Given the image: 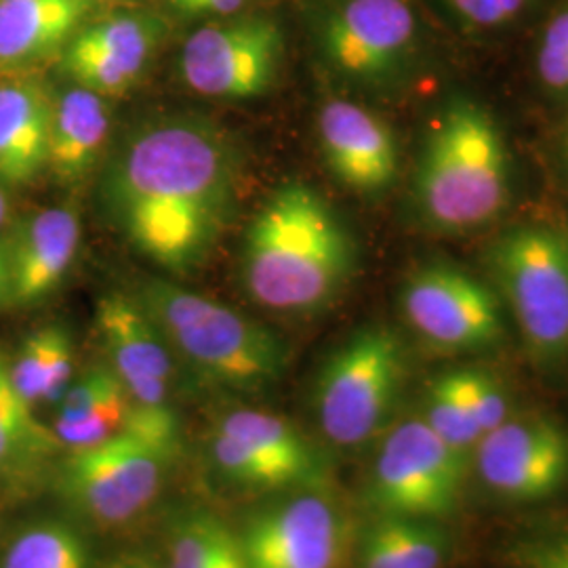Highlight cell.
Wrapping results in <instances>:
<instances>
[{"label": "cell", "instance_id": "obj_38", "mask_svg": "<svg viewBox=\"0 0 568 568\" xmlns=\"http://www.w3.org/2000/svg\"><path fill=\"white\" fill-rule=\"evenodd\" d=\"M562 145H565V152H567V161H568V121H567V126H565V138H562Z\"/></svg>", "mask_w": 568, "mask_h": 568}, {"label": "cell", "instance_id": "obj_25", "mask_svg": "<svg viewBox=\"0 0 568 568\" xmlns=\"http://www.w3.org/2000/svg\"><path fill=\"white\" fill-rule=\"evenodd\" d=\"M9 373L21 398L37 406H55L77 377L74 342L60 323L42 325L23 337Z\"/></svg>", "mask_w": 568, "mask_h": 568}, {"label": "cell", "instance_id": "obj_37", "mask_svg": "<svg viewBox=\"0 0 568 568\" xmlns=\"http://www.w3.org/2000/svg\"><path fill=\"white\" fill-rule=\"evenodd\" d=\"M11 217V196H9V185L0 180V234L4 225Z\"/></svg>", "mask_w": 568, "mask_h": 568}, {"label": "cell", "instance_id": "obj_13", "mask_svg": "<svg viewBox=\"0 0 568 568\" xmlns=\"http://www.w3.org/2000/svg\"><path fill=\"white\" fill-rule=\"evenodd\" d=\"M471 474L509 506H537L568 488V427L549 415H511L471 450Z\"/></svg>", "mask_w": 568, "mask_h": 568}, {"label": "cell", "instance_id": "obj_8", "mask_svg": "<svg viewBox=\"0 0 568 568\" xmlns=\"http://www.w3.org/2000/svg\"><path fill=\"white\" fill-rule=\"evenodd\" d=\"M375 447L363 488L368 516L447 523L459 511L471 455L450 447L419 413L398 419Z\"/></svg>", "mask_w": 568, "mask_h": 568}, {"label": "cell", "instance_id": "obj_26", "mask_svg": "<svg viewBox=\"0 0 568 568\" xmlns=\"http://www.w3.org/2000/svg\"><path fill=\"white\" fill-rule=\"evenodd\" d=\"M169 568H248L236 530L201 506L178 509L166 528Z\"/></svg>", "mask_w": 568, "mask_h": 568}, {"label": "cell", "instance_id": "obj_16", "mask_svg": "<svg viewBox=\"0 0 568 568\" xmlns=\"http://www.w3.org/2000/svg\"><path fill=\"white\" fill-rule=\"evenodd\" d=\"M318 145L331 175L361 196L389 190L400 169L398 140L365 103L328 98L316 121Z\"/></svg>", "mask_w": 568, "mask_h": 568}, {"label": "cell", "instance_id": "obj_17", "mask_svg": "<svg viewBox=\"0 0 568 568\" xmlns=\"http://www.w3.org/2000/svg\"><path fill=\"white\" fill-rule=\"evenodd\" d=\"M81 215L70 204L41 209L7 241L11 304L47 300L68 276L81 248Z\"/></svg>", "mask_w": 568, "mask_h": 568}, {"label": "cell", "instance_id": "obj_20", "mask_svg": "<svg viewBox=\"0 0 568 568\" xmlns=\"http://www.w3.org/2000/svg\"><path fill=\"white\" fill-rule=\"evenodd\" d=\"M110 129V100L72 82L53 100L47 169L61 183L82 182L102 161Z\"/></svg>", "mask_w": 568, "mask_h": 568}, {"label": "cell", "instance_id": "obj_10", "mask_svg": "<svg viewBox=\"0 0 568 568\" xmlns=\"http://www.w3.org/2000/svg\"><path fill=\"white\" fill-rule=\"evenodd\" d=\"M398 304L410 333L443 356H480L508 337L495 286L447 260L415 265L400 284Z\"/></svg>", "mask_w": 568, "mask_h": 568}, {"label": "cell", "instance_id": "obj_27", "mask_svg": "<svg viewBox=\"0 0 568 568\" xmlns=\"http://www.w3.org/2000/svg\"><path fill=\"white\" fill-rule=\"evenodd\" d=\"M0 568H89V544L77 525L41 518L11 537Z\"/></svg>", "mask_w": 568, "mask_h": 568}, {"label": "cell", "instance_id": "obj_32", "mask_svg": "<svg viewBox=\"0 0 568 568\" xmlns=\"http://www.w3.org/2000/svg\"><path fill=\"white\" fill-rule=\"evenodd\" d=\"M453 375L483 436L490 429L501 426L514 415L508 387L490 368L474 365L455 366Z\"/></svg>", "mask_w": 568, "mask_h": 568}, {"label": "cell", "instance_id": "obj_15", "mask_svg": "<svg viewBox=\"0 0 568 568\" xmlns=\"http://www.w3.org/2000/svg\"><path fill=\"white\" fill-rule=\"evenodd\" d=\"M164 23L150 13H112L81 28L65 44L63 70L74 84L102 98H119L148 70Z\"/></svg>", "mask_w": 568, "mask_h": 568}, {"label": "cell", "instance_id": "obj_29", "mask_svg": "<svg viewBox=\"0 0 568 568\" xmlns=\"http://www.w3.org/2000/svg\"><path fill=\"white\" fill-rule=\"evenodd\" d=\"M204 455L211 474L220 480V485L234 493L264 499L291 490L278 469L265 464L253 450L217 432L215 427L206 436Z\"/></svg>", "mask_w": 568, "mask_h": 568}, {"label": "cell", "instance_id": "obj_18", "mask_svg": "<svg viewBox=\"0 0 568 568\" xmlns=\"http://www.w3.org/2000/svg\"><path fill=\"white\" fill-rule=\"evenodd\" d=\"M213 427L278 469L291 490L331 488L328 453L284 415L236 406L224 410Z\"/></svg>", "mask_w": 568, "mask_h": 568}, {"label": "cell", "instance_id": "obj_7", "mask_svg": "<svg viewBox=\"0 0 568 568\" xmlns=\"http://www.w3.org/2000/svg\"><path fill=\"white\" fill-rule=\"evenodd\" d=\"M493 286L532 365L568 361V232L546 222L509 225L485 253Z\"/></svg>", "mask_w": 568, "mask_h": 568}, {"label": "cell", "instance_id": "obj_4", "mask_svg": "<svg viewBox=\"0 0 568 568\" xmlns=\"http://www.w3.org/2000/svg\"><path fill=\"white\" fill-rule=\"evenodd\" d=\"M133 295L192 386L232 396H264L281 386L288 347L272 328L171 278L142 281Z\"/></svg>", "mask_w": 568, "mask_h": 568}, {"label": "cell", "instance_id": "obj_19", "mask_svg": "<svg viewBox=\"0 0 568 568\" xmlns=\"http://www.w3.org/2000/svg\"><path fill=\"white\" fill-rule=\"evenodd\" d=\"M133 406L119 375L103 361L77 373L55 405L51 429L63 450L95 447L126 432Z\"/></svg>", "mask_w": 568, "mask_h": 568}, {"label": "cell", "instance_id": "obj_21", "mask_svg": "<svg viewBox=\"0 0 568 568\" xmlns=\"http://www.w3.org/2000/svg\"><path fill=\"white\" fill-rule=\"evenodd\" d=\"M53 100L39 82H0V180L23 185L49 164Z\"/></svg>", "mask_w": 568, "mask_h": 568}, {"label": "cell", "instance_id": "obj_33", "mask_svg": "<svg viewBox=\"0 0 568 568\" xmlns=\"http://www.w3.org/2000/svg\"><path fill=\"white\" fill-rule=\"evenodd\" d=\"M509 558L516 568H568V525L518 539Z\"/></svg>", "mask_w": 568, "mask_h": 568}, {"label": "cell", "instance_id": "obj_30", "mask_svg": "<svg viewBox=\"0 0 568 568\" xmlns=\"http://www.w3.org/2000/svg\"><path fill=\"white\" fill-rule=\"evenodd\" d=\"M419 415L450 447L467 455H471L476 443L483 438V432L455 382L453 368L434 375L427 382Z\"/></svg>", "mask_w": 568, "mask_h": 568}, {"label": "cell", "instance_id": "obj_11", "mask_svg": "<svg viewBox=\"0 0 568 568\" xmlns=\"http://www.w3.org/2000/svg\"><path fill=\"white\" fill-rule=\"evenodd\" d=\"M358 525L331 488L264 497L234 527L248 568H342Z\"/></svg>", "mask_w": 568, "mask_h": 568}, {"label": "cell", "instance_id": "obj_9", "mask_svg": "<svg viewBox=\"0 0 568 568\" xmlns=\"http://www.w3.org/2000/svg\"><path fill=\"white\" fill-rule=\"evenodd\" d=\"M178 455L173 448L122 432L95 447L63 450L58 488L68 506L91 525L122 527L156 504Z\"/></svg>", "mask_w": 568, "mask_h": 568}, {"label": "cell", "instance_id": "obj_1", "mask_svg": "<svg viewBox=\"0 0 568 568\" xmlns=\"http://www.w3.org/2000/svg\"><path fill=\"white\" fill-rule=\"evenodd\" d=\"M244 156L220 122L161 114L135 124L105 163L108 224L169 276L201 270L234 224Z\"/></svg>", "mask_w": 568, "mask_h": 568}, {"label": "cell", "instance_id": "obj_14", "mask_svg": "<svg viewBox=\"0 0 568 568\" xmlns=\"http://www.w3.org/2000/svg\"><path fill=\"white\" fill-rule=\"evenodd\" d=\"M95 331L105 363L135 405L173 406L192 387L161 328L133 293H108L95 307Z\"/></svg>", "mask_w": 568, "mask_h": 568}, {"label": "cell", "instance_id": "obj_31", "mask_svg": "<svg viewBox=\"0 0 568 568\" xmlns=\"http://www.w3.org/2000/svg\"><path fill=\"white\" fill-rule=\"evenodd\" d=\"M532 65L539 84L556 98H568V0H554L539 26Z\"/></svg>", "mask_w": 568, "mask_h": 568}, {"label": "cell", "instance_id": "obj_5", "mask_svg": "<svg viewBox=\"0 0 568 568\" xmlns=\"http://www.w3.org/2000/svg\"><path fill=\"white\" fill-rule=\"evenodd\" d=\"M304 23L326 72L371 98L403 93L434 58L417 0H304Z\"/></svg>", "mask_w": 568, "mask_h": 568}, {"label": "cell", "instance_id": "obj_12", "mask_svg": "<svg viewBox=\"0 0 568 568\" xmlns=\"http://www.w3.org/2000/svg\"><path fill=\"white\" fill-rule=\"evenodd\" d=\"M284 53L281 21L241 11L209 20L187 34L180 53V77L192 93L206 100H260L278 82Z\"/></svg>", "mask_w": 568, "mask_h": 568}, {"label": "cell", "instance_id": "obj_23", "mask_svg": "<svg viewBox=\"0 0 568 568\" xmlns=\"http://www.w3.org/2000/svg\"><path fill=\"white\" fill-rule=\"evenodd\" d=\"M453 532L447 523L368 516L356 528V568H443L453 556Z\"/></svg>", "mask_w": 568, "mask_h": 568}, {"label": "cell", "instance_id": "obj_22", "mask_svg": "<svg viewBox=\"0 0 568 568\" xmlns=\"http://www.w3.org/2000/svg\"><path fill=\"white\" fill-rule=\"evenodd\" d=\"M93 0H0V65L42 60L82 28Z\"/></svg>", "mask_w": 568, "mask_h": 568}, {"label": "cell", "instance_id": "obj_3", "mask_svg": "<svg viewBox=\"0 0 568 568\" xmlns=\"http://www.w3.org/2000/svg\"><path fill=\"white\" fill-rule=\"evenodd\" d=\"M511 152L487 105L450 95L427 122L410 196L419 222L440 236L495 224L511 201Z\"/></svg>", "mask_w": 568, "mask_h": 568}, {"label": "cell", "instance_id": "obj_36", "mask_svg": "<svg viewBox=\"0 0 568 568\" xmlns=\"http://www.w3.org/2000/svg\"><path fill=\"white\" fill-rule=\"evenodd\" d=\"M105 568H169V565L161 560H154V558H148V556H122Z\"/></svg>", "mask_w": 568, "mask_h": 568}, {"label": "cell", "instance_id": "obj_6", "mask_svg": "<svg viewBox=\"0 0 568 568\" xmlns=\"http://www.w3.org/2000/svg\"><path fill=\"white\" fill-rule=\"evenodd\" d=\"M410 361L403 335L366 323L326 354L314 379L316 424L331 447L375 445L400 419Z\"/></svg>", "mask_w": 568, "mask_h": 568}, {"label": "cell", "instance_id": "obj_35", "mask_svg": "<svg viewBox=\"0 0 568 568\" xmlns=\"http://www.w3.org/2000/svg\"><path fill=\"white\" fill-rule=\"evenodd\" d=\"M11 304V272H9V248L0 239V307Z\"/></svg>", "mask_w": 568, "mask_h": 568}, {"label": "cell", "instance_id": "obj_2", "mask_svg": "<svg viewBox=\"0 0 568 568\" xmlns=\"http://www.w3.org/2000/svg\"><path fill=\"white\" fill-rule=\"evenodd\" d=\"M356 241L342 215L305 182H284L246 225L241 283L272 314L312 318L328 310L354 278Z\"/></svg>", "mask_w": 568, "mask_h": 568}, {"label": "cell", "instance_id": "obj_24", "mask_svg": "<svg viewBox=\"0 0 568 568\" xmlns=\"http://www.w3.org/2000/svg\"><path fill=\"white\" fill-rule=\"evenodd\" d=\"M63 453L51 427L42 426L13 386L9 361L0 354V483L28 487Z\"/></svg>", "mask_w": 568, "mask_h": 568}, {"label": "cell", "instance_id": "obj_34", "mask_svg": "<svg viewBox=\"0 0 568 568\" xmlns=\"http://www.w3.org/2000/svg\"><path fill=\"white\" fill-rule=\"evenodd\" d=\"M253 0H166L171 11L187 20H217L241 13Z\"/></svg>", "mask_w": 568, "mask_h": 568}, {"label": "cell", "instance_id": "obj_28", "mask_svg": "<svg viewBox=\"0 0 568 568\" xmlns=\"http://www.w3.org/2000/svg\"><path fill=\"white\" fill-rule=\"evenodd\" d=\"M434 16L455 34L487 41L499 39L549 7V0H426Z\"/></svg>", "mask_w": 568, "mask_h": 568}]
</instances>
